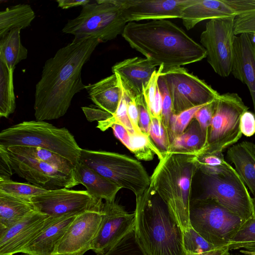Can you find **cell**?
Wrapping results in <instances>:
<instances>
[{
	"mask_svg": "<svg viewBox=\"0 0 255 255\" xmlns=\"http://www.w3.org/2000/svg\"><path fill=\"white\" fill-rule=\"evenodd\" d=\"M100 43L96 38L72 41L46 60L35 86L36 121L57 119L65 115L74 95L85 89L82 69Z\"/></svg>",
	"mask_w": 255,
	"mask_h": 255,
	"instance_id": "6da1fadb",
	"label": "cell"
},
{
	"mask_svg": "<svg viewBox=\"0 0 255 255\" xmlns=\"http://www.w3.org/2000/svg\"><path fill=\"white\" fill-rule=\"evenodd\" d=\"M122 36L131 48L164 69L197 62L207 56L201 45L167 19L128 22Z\"/></svg>",
	"mask_w": 255,
	"mask_h": 255,
	"instance_id": "7a4b0ae2",
	"label": "cell"
},
{
	"mask_svg": "<svg viewBox=\"0 0 255 255\" xmlns=\"http://www.w3.org/2000/svg\"><path fill=\"white\" fill-rule=\"evenodd\" d=\"M135 241L144 255H186L182 232L150 187L135 196Z\"/></svg>",
	"mask_w": 255,
	"mask_h": 255,
	"instance_id": "3957f363",
	"label": "cell"
},
{
	"mask_svg": "<svg viewBox=\"0 0 255 255\" xmlns=\"http://www.w3.org/2000/svg\"><path fill=\"white\" fill-rule=\"evenodd\" d=\"M197 170L188 155L166 154L150 176V188L165 204L182 233L191 227L192 184Z\"/></svg>",
	"mask_w": 255,
	"mask_h": 255,
	"instance_id": "277c9868",
	"label": "cell"
},
{
	"mask_svg": "<svg viewBox=\"0 0 255 255\" xmlns=\"http://www.w3.org/2000/svg\"><path fill=\"white\" fill-rule=\"evenodd\" d=\"M38 147L79 163L81 148L73 135L65 128H59L45 121H24L0 132V146Z\"/></svg>",
	"mask_w": 255,
	"mask_h": 255,
	"instance_id": "5b68a950",
	"label": "cell"
},
{
	"mask_svg": "<svg viewBox=\"0 0 255 255\" xmlns=\"http://www.w3.org/2000/svg\"><path fill=\"white\" fill-rule=\"evenodd\" d=\"M127 24L123 0H91L67 21L62 32L74 35L73 42L96 38L105 42L122 35Z\"/></svg>",
	"mask_w": 255,
	"mask_h": 255,
	"instance_id": "8992f818",
	"label": "cell"
},
{
	"mask_svg": "<svg viewBox=\"0 0 255 255\" xmlns=\"http://www.w3.org/2000/svg\"><path fill=\"white\" fill-rule=\"evenodd\" d=\"M79 162L135 196L150 186V177L141 162L125 154L82 148Z\"/></svg>",
	"mask_w": 255,
	"mask_h": 255,
	"instance_id": "52a82bcc",
	"label": "cell"
},
{
	"mask_svg": "<svg viewBox=\"0 0 255 255\" xmlns=\"http://www.w3.org/2000/svg\"><path fill=\"white\" fill-rule=\"evenodd\" d=\"M191 227L217 248L228 247L245 222L216 201L198 197L191 200Z\"/></svg>",
	"mask_w": 255,
	"mask_h": 255,
	"instance_id": "ba28073f",
	"label": "cell"
},
{
	"mask_svg": "<svg viewBox=\"0 0 255 255\" xmlns=\"http://www.w3.org/2000/svg\"><path fill=\"white\" fill-rule=\"evenodd\" d=\"M248 109L238 94L220 95L209 129L207 144L197 154L223 152L235 144L243 135L240 127L241 116Z\"/></svg>",
	"mask_w": 255,
	"mask_h": 255,
	"instance_id": "9c48e42d",
	"label": "cell"
},
{
	"mask_svg": "<svg viewBox=\"0 0 255 255\" xmlns=\"http://www.w3.org/2000/svg\"><path fill=\"white\" fill-rule=\"evenodd\" d=\"M160 76L164 80L170 94L173 114L206 104L220 96L204 80L182 67L163 69Z\"/></svg>",
	"mask_w": 255,
	"mask_h": 255,
	"instance_id": "30bf717a",
	"label": "cell"
},
{
	"mask_svg": "<svg viewBox=\"0 0 255 255\" xmlns=\"http://www.w3.org/2000/svg\"><path fill=\"white\" fill-rule=\"evenodd\" d=\"M203 193L244 221L255 217L252 197L236 170L226 176L203 175Z\"/></svg>",
	"mask_w": 255,
	"mask_h": 255,
	"instance_id": "8fae6325",
	"label": "cell"
},
{
	"mask_svg": "<svg viewBox=\"0 0 255 255\" xmlns=\"http://www.w3.org/2000/svg\"><path fill=\"white\" fill-rule=\"evenodd\" d=\"M230 16L210 19L200 35V43L206 51L207 61L219 76L231 73L235 38L234 21Z\"/></svg>",
	"mask_w": 255,
	"mask_h": 255,
	"instance_id": "7c38bea8",
	"label": "cell"
},
{
	"mask_svg": "<svg viewBox=\"0 0 255 255\" xmlns=\"http://www.w3.org/2000/svg\"><path fill=\"white\" fill-rule=\"evenodd\" d=\"M30 201L36 211L54 218L89 210H101L104 204L87 190L66 188L48 190L32 197Z\"/></svg>",
	"mask_w": 255,
	"mask_h": 255,
	"instance_id": "4fadbf2b",
	"label": "cell"
},
{
	"mask_svg": "<svg viewBox=\"0 0 255 255\" xmlns=\"http://www.w3.org/2000/svg\"><path fill=\"white\" fill-rule=\"evenodd\" d=\"M103 219L91 250L98 255L107 253L114 245L133 231L135 213H129L115 201L103 204Z\"/></svg>",
	"mask_w": 255,
	"mask_h": 255,
	"instance_id": "5bb4252c",
	"label": "cell"
},
{
	"mask_svg": "<svg viewBox=\"0 0 255 255\" xmlns=\"http://www.w3.org/2000/svg\"><path fill=\"white\" fill-rule=\"evenodd\" d=\"M4 148L14 172L31 184L49 190L69 189L78 185L74 175L65 174L45 162L19 156Z\"/></svg>",
	"mask_w": 255,
	"mask_h": 255,
	"instance_id": "9a60e30c",
	"label": "cell"
},
{
	"mask_svg": "<svg viewBox=\"0 0 255 255\" xmlns=\"http://www.w3.org/2000/svg\"><path fill=\"white\" fill-rule=\"evenodd\" d=\"M103 215L102 209L86 211L77 215L52 255H84L91 250L92 243L101 225Z\"/></svg>",
	"mask_w": 255,
	"mask_h": 255,
	"instance_id": "2e32d148",
	"label": "cell"
},
{
	"mask_svg": "<svg viewBox=\"0 0 255 255\" xmlns=\"http://www.w3.org/2000/svg\"><path fill=\"white\" fill-rule=\"evenodd\" d=\"M196 0H123L127 22L181 18L183 11Z\"/></svg>",
	"mask_w": 255,
	"mask_h": 255,
	"instance_id": "e0dca14e",
	"label": "cell"
},
{
	"mask_svg": "<svg viewBox=\"0 0 255 255\" xmlns=\"http://www.w3.org/2000/svg\"><path fill=\"white\" fill-rule=\"evenodd\" d=\"M55 218L34 211L0 233V255H13L21 250Z\"/></svg>",
	"mask_w": 255,
	"mask_h": 255,
	"instance_id": "ac0fdd59",
	"label": "cell"
},
{
	"mask_svg": "<svg viewBox=\"0 0 255 255\" xmlns=\"http://www.w3.org/2000/svg\"><path fill=\"white\" fill-rule=\"evenodd\" d=\"M156 67L146 58L135 57L116 63L112 70L118 76L128 96L137 99L142 95L143 86L148 83Z\"/></svg>",
	"mask_w": 255,
	"mask_h": 255,
	"instance_id": "d6986e66",
	"label": "cell"
},
{
	"mask_svg": "<svg viewBox=\"0 0 255 255\" xmlns=\"http://www.w3.org/2000/svg\"><path fill=\"white\" fill-rule=\"evenodd\" d=\"M238 35L234 43L231 73L248 87L255 114V41L250 34Z\"/></svg>",
	"mask_w": 255,
	"mask_h": 255,
	"instance_id": "ffe728a7",
	"label": "cell"
},
{
	"mask_svg": "<svg viewBox=\"0 0 255 255\" xmlns=\"http://www.w3.org/2000/svg\"><path fill=\"white\" fill-rule=\"evenodd\" d=\"M78 215L70 214L55 218L20 253L27 252L38 255H52L69 225Z\"/></svg>",
	"mask_w": 255,
	"mask_h": 255,
	"instance_id": "44dd1931",
	"label": "cell"
},
{
	"mask_svg": "<svg viewBox=\"0 0 255 255\" xmlns=\"http://www.w3.org/2000/svg\"><path fill=\"white\" fill-rule=\"evenodd\" d=\"M74 176L78 184L84 185L89 194L98 201H115L118 192L122 189L80 162L75 166Z\"/></svg>",
	"mask_w": 255,
	"mask_h": 255,
	"instance_id": "7402d4cb",
	"label": "cell"
},
{
	"mask_svg": "<svg viewBox=\"0 0 255 255\" xmlns=\"http://www.w3.org/2000/svg\"><path fill=\"white\" fill-rule=\"evenodd\" d=\"M85 89L98 108L112 116L116 113L122 94L121 83L116 74L86 85Z\"/></svg>",
	"mask_w": 255,
	"mask_h": 255,
	"instance_id": "603a6c76",
	"label": "cell"
},
{
	"mask_svg": "<svg viewBox=\"0 0 255 255\" xmlns=\"http://www.w3.org/2000/svg\"><path fill=\"white\" fill-rule=\"evenodd\" d=\"M228 159L243 181L255 195V151L254 143L243 141L231 146L227 151Z\"/></svg>",
	"mask_w": 255,
	"mask_h": 255,
	"instance_id": "cb8c5ba5",
	"label": "cell"
},
{
	"mask_svg": "<svg viewBox=\"0 0 255 255\" xmlns=\"http://www.w3.org/2000/svg\"><path fill=\"white\" fill-rule=\"evenodd\" d=\"M207 138L194 118L184 132L173 139L166 154L195 155L205 147Z\"/></svg>",
	"mask_w": 255,
	"mask_h": 255,
	"instance_id": "d4e9b609",
	"label": "cell"
},
{
	"mask_svg": "<svg viewBox=\"0 0 255 255\" xmlns=\"http://www.w3.org/2000/svg\"><path fill=\"white\" fill-rule=\"evenodd\" d=\"M34 211L30 201L0 191V233Z\"/></svg>",
	"mask_w": 255,
	"mask_h": 255,
	"instance_id": "484cf974",
	"label": "cell"
},
{
	"mask_svg": "<svg viewBox=\"0 0 255 255\" xmlns=\"http://www.w3.org/2000/svg\"><path fill=\"white\" fill-rule=\"evenodd\" d=\"M5 148L13 154L45 162L65 174L74 175L75 165L67 159L50 150L38 147L19 145Z\"/></svg>",
	"mask_w": 255,
	"mask_h": 255,
	"instance_id": "4316f807",
	"label": "cell"
},
{
	"mask_svg": "<svg viewBox=\"0 0 255 255\" xmlns=\"http://www.w3.org/2000/svg\"><path fill=\"white\" fill-rule=\"evenodd\" d=\"M19 28H13L0 37V60H2L10 70L28 55L27 49L22 45Z\"/></svg>",
	"mask_w": 255,
	"mask_h": 255,
	"instance_id": "83f0119b",
	"label": "cell"
},
{
	"mask_svg": "<svg viewBox=\"0 0 255 255\" xmlns=\"http://www.w3.org/2000/svg\"><path fill=\"white\" fill-rule=\"evenodd\" d=\"M35 17V12L29 4H18L7 7L0 12V37L12 29L28 27Z\"/></svg>",
	"mask_w": 255,
	"mask_h": 255,
	"instance_id": "f1b7e54d",
	"label": "cell"
},
{
	"mask_svg": "<svg viewBox=\"0 0 255 255\" xmlns=\"http://www.w3.org/2000/svg\"><path fill=\"white\" fill-rule=\"evenodd\" d=\"M188 159L205 175L226 176L236 171L225 160L223 152L188 155Z\"/></svg>",
	"mask_w": 255,
	"mask_h": 255,
	"instance_id": "f546056e",
	"label": "cell"
},
{
	"mask_svg": "<svg viewBox=\"0 0 255 255\" xmlns=\"http://www.w3.org/2000/svg\"><path fill=\"white\" fill-rule=\"evenodd\" d=\"M13 70L9 69L0 60V116L8 118L15 111V97L14 93Z\"/></svg>",
	"mask_w": 255,
	"mask_h": 255,
	"instance_id": "4dcf8cb0",
	"label": "cell"
},
{
	"mask_svg": "<svg viewBox=\"0 0 255 255\" xmlns=\"http://www.w3.org/2000/svg\"><path fill=\"white\" fill-rule=\"evenodd\" d=\"M130 145L129 150L139 160L151 161L155 155L160 160L164 156L150 136L143 133L130 134Z\"/></svg>",
	"mask_w": 255,
	"mask_h": 255,
	"instance_id": "1f68e13d",
	"label": "cell"
},
{
	"mask_svg": "<svg viewBox=\"0 0 255 255\" xmlns=\"http://www.w3.org/2000/svg\"><path fill=\"white\" fill-rule=\"evenodd\" d=\"M48 190L31 184L0 178V191L28 201Z\"/></svg>",
	"mask_w": 255,
	"mask_h": 255,
	"instance_id": "d6a6232c",
	"label": "cell"
},
{
	"mask_svg": "<svg viewBox=\"0 0 255 255\" xmlns=\"http://www.w3.org/2000/svg\"><path fill=\"white\" fill-rule=\"evenodd\" d=\"M128 97L122 88L121 100L116 113L106 120L98 122L97 128L104 131L117 124L124 127L129 134L135 133L128 114Z\"/></svg>",
	"mask_w": 255,
	"mask_h": 255,
	"instance_id": "836d02e7",
	"label": "cell"
},
{
	"mask_svg": "<svg viewBox=\"0 0 255 255\" xmlns=\"http://www.w3.org/2000/svg\"><path fill=\"white\" fill-rule=\"evenodd\" d=\"M182 233L183 246L186 253L200 254L218 249L205 240L192 227Z\"/></svg>",
	"mask_w": 255,
	"mask_h": 255,
	"instance_id": "e575fe53",
	"label": "cell"
},
{
	"mask_svg": "<svg viewBox=\"0 0 255 255\" xmlns=\"http://www.w3.org/2000/svg\"><path fill=\"white\" fill-rule=\"evenodd\" d=\"M205 105L193 107L178 114H171L168 129L169 136L171 143L176 136L184 132L191 121L194 119L196 112Z\"/></svg>",
	"mask_w": 255,
	"mask_h": 255,
	"instance_id": "d590c367",
	"label": "cell"
},
{
	"mask_svg": "<svg viewBox=\"0 0 255 255\" xmlns=\"http://www.w3.org/2000/svg\"><path fill=\"white\" fill-rule=\"evenodd\" d=\"M149 136L164 156L167 153L171 143L168 132L162 125L161 121L154 117L151 118Z\"/></svg>",
	"mask_w": 255,
	"mask_h": 255,
	"instance_id": "8d00e7d4",
	"label": "cell"
},
{
	"mask_svg": "<svg viewBox=\"0 0 255 255\" xmlns=\"http://www.w3.org/2000/svg\"><path fill=\"white\" fill-rule=\"evenodd\" d=\"M103 255H144L137 244L133 231L114 245Z\"/></svg>",
	"mask_w": 255,
	"mask_h": 255,
	"instance_id": "74e56055",
	"label": "cell"
},
{
	"mask_svg": "<svg viewBox=\"0 0 255 255\" xmlns=\"http://www.w3.org/2000/svg\"><path fill=\"white\" fill-rule=\"evenodd\" d=\"M158 85L162 98L161 122L168 132L169 120L172 113L171 99L165 82L160 76L158 79Z\"/></svg>",
	"mask_w": 255,
	"mask_h": 255,
	"instance_id": "f35d334b",
	"label": "cell"
},
{
	"mask_svg": "<svg viewBox=\"0 0 255 255\" xmlns=\"http://www.w3.org/2000/svg\"><path fill=\"white\" fill-rule=\"evenodd\" d=\"M163 69V65L160 66L158 69L153 73L148 83L145 86H143L142 95L146 104L150 116L158 86V79Z\"/></svg>",
	"mask_w": 255,
	"mask_h": 255,
	"instance_id": "ab89813d",
	"label": "cell"
},
{
	"mask_svg": "<svg viewBox=\"0 0 255 255\" xmlns=\"http://www.w3.org/2000/svg\"><path fill=\"white\" fill-rule=\"evenodd\" d=\"M218 99L207 103L201 107L196 112L194 118L199 123L202 130L207 136L211 123L215 113Z\"/></svg>",
	"mask_w": 255,
	"mask_h": 255,
	"instance_id": "60d3db41",
	"label": "cell"
},
{
	"mask_svg": "<svg viewBox=\"0 0 255 255\" xmlns=\"http://www.w3.org/2000/svg\"><path fill=\"white\" fill-rule=\"evenodd\" d=\"M252 242H255V217L244 223L230 244Z\"/></svg>",
	"mask_w": 255,
	"mask_h": 255,
	"instance_id": "b9f144b4",
	"label": "cell"
},
{
	"mask_svg": "<svg viewBox=\"0 0 255 255\" xmlns=\"http://www.w3.org/2000/svg\"><path fill=\"white\" fill-rule=\"evenodd\" d=\"M234 30L236 35L242 33L255 35V13L236 16Z\"/></svg>",
	"mask_w": 255,
	"mask_h": 255,
	"instance_id": "7bdbcfd3",
	"label": "cell"
},
{
	"mask_svg": "<svg viewBox=\"0 0 255 255\" xmlns=\"http://www.w3.org/2000/svg\"><path fill=\"white\" fill-rule=\"evenodd\" d=\"M138 110V125L141 132L149 135L151 118L147 110L143 95L136 99Z\"/></svg>",
	"mask_w": 255,
	"mask_h": 255,
	"instance_id": "ee69618b",
	"label": "cell"
},
{
	"mask_svg": "<svg viewBox=\"0 0 255 255\" xmlns=\"http://www.w3.org/2000/svg\"><path fill=\"white\" fill-rule=\"evenodd\" d=\"M240 130L246 136L251 137L255 134V114L246 111L241 116L240 123Z\"/></svg>",
	"mask_w": 255,
	"mask_h": 255,
	"instance_id": "f6af8a7d",
	"label": "cell"
},
{
	"mask_svg": "<svg viewBox=\"0 0 255 255\" xmlns=\"http://www.w3.org/2000/svg\"><path fill=\"white\" fill-rule=\"evenodd\" d=\"M86 119L90 122L94 121H102L106 120L111 117L112 115L98 108L92 106L82 107Z\"/></svg>",
	"mask_w": 255,
	"mask_h": 255,
	"instance_id": "bcb514c9",
	"label": "cell"
},
{
	"mask_svg": "<svg viewBox=\"0 0 255 255\" xmlns=\"http://www.w3.org/2000/svg\"><path fill=\"white\" fill-rule=\"evenodd\" d=\"M136 99L134 98L128 97V114L135 133L141 134L142 132L138 125V110Z\"/></svg>",
	"mask_w": 255,
	"mask_h": 255,
	"instance_id": "7dc6e473",
	"label": "cell"
},
{
	"mask_svg": "<svg viewBox=\"0 0 255 255\" xmlns=\"http://www.w3.org/2000/svg\"><path fill=\"white\" fill-rule=\"evenodd\" d=\"M13 172L6 150L0 146V178L10 179Z\"/></svg>",
	"mask_w": 255,
	"mask_h": 255,
	"instance_id": "c3c4849f",
	"label": "cell"
},
{
	"mask_svg": "<svg viewBox=\"0 0 255 255\" xmlns=\"http://www.w3.org/2000/svg\"><path fill=\"white\" fill-rule=\"evenodd\" d=\"M228 248L230 252L236 251V254L232 255H255V242L231 244Z\"/></svg>",
	"mask_w": 255,
	"mask_h": 255,
	"instance_id": "681fc988",
	"label": "cell"
},
{
	"mask_svg": "<svg viewBox=\"0 0 255 255\" xmlns=\"http://www.w3.org/2000/svg\"><path fill=\"white\" fill-rule=\"evenodd\" d=\"M111 128L115 137L129 150L130 134L126 128L123 126L117 124L113 125Z\"/></svg>",
	"mask_w": 255,
	"mask_h": 255,
	"instance_id": "f907efd6",
	"label": "cell"
},
{
	"mask_svg": "<svg viewBox=\"0 0 255 255\" xmlns=\"http://www.w3.org/2000/svg\"><path fill=\"white\" fill-rule=\"evenodd\" d=\"M162 98L158 85L157 88L155 96L152 104L150 118H156L161 121L162 111Z\"/></svg>",
	"mask_w": 255,
	"mask_h": 255,
	"instance_id": "816d5d0a",
	"label": "cell"
},
{
	"mask_svg": "<svg viewBox=\"0 0 255 255\" xmlns=\"http://www.w3.org/2000/svg\"><path fill=\"white\" fill-rule=\"evenodd\" d=\"M90 0H58L56 2L58 6L62 9H68L80 5L83 6L90 2Z\"/></svg>",
	"mask_w": 255,
	"mask_h": 255,
	"instance_id": "f5cc1de1",
	"label": "cell"
},
{
	"mask_svg": "<svg viewBox=\"0 0 255 255\" xmlns=\"http://www.w3.org/2000/svg\"><path fill=\"white\" fill-rule=\"evenodd\" d=\"M186 255H231V254L228 247H226L200 254L186 253Z\"/></svg>",
	"mask_w": 255,
	"mask_h": 255,
	"instance_id": "db71d44e",
	"label": "cell"
},
{
	"mask_svg": "<svg viewBox=\"0 0 255 255\" xmlns=\"http://www.w3.org/2000/svg\"><path fill=\"white\" fill-rule=\"evenodd\" d=\"M252 200H253V207H254V215L255 217V195L252 197Z\"/></svg>",
	"mask_w": 255,
	"mask_h": 255,
	"instance_id": "11a10c76",
	"label": "cell"
},
{
	"mask_svg": "<svg viewBox=\"0 0 255 255\" xmlns=\"http://www.w3.org/2000/svg\"><path fill=\"white\" fill-rule=\"evenodd\" d=\"M21 255H35V254H31V253H27V252H22V253H21Z\"/></svg>",
	"mask_w": 255,
	"mask_h": 255,
	"instance_id": "9f6ffc18",
	"label": "cell"
},
{
	"mask_svg": "<svg viewBox=\"0 0 255 255\" xmlns=\"http://www.w3.org/2000/svg\"><path fill=\"white\" fill-rule=\"evenodd\" d=\"M254 148H255V144H254Z\"/></svg>",
	"mask_w": 255,
	"mask_h": 255,
	"instance_id": "6f0895ef",
	"label": "cell"
},
{
	"mask_svg": "<svg viewBox=\"0 0 255 255\" xmlns=\"http://www.w3.org/2000/svg\"></svg>",
	"mask_w": 255,
	"mask_h": 255,
	"instance_id": "680465c9",
	"label": "cell"
},
{
	"mask_svg": "<svg viewBox=\"0 0 255 255\" xmlns=\"http://www.w3.org/2000/svg\"><path fill=\"white\" fill-rule=\"evenodd\" d=\"M231 255H232L231 254Z\"/></svg>",
	"mask_w": 255,
	"mask_h": 255,
	"instance_id": "91938a15",
	"label": "cell"
}]
</instances>
